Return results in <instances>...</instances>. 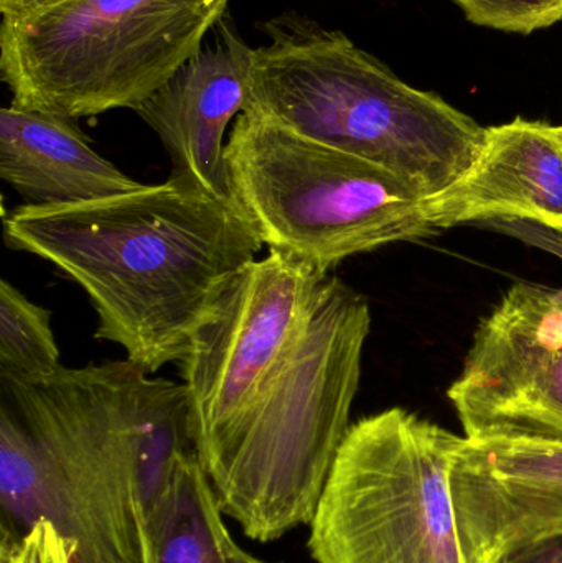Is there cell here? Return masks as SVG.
<instances>
[{"label": "cell", "instance_id": "6da1fadb", "mask_svg": "<svg viewBox=\"0 0 562 563\" xmlns=\"http://www.w3.org/2000/svg\"><path fill=\"white\" fill-rule=\"evenodd\" d=\"M3 240L79 285L111 341L154 374L180 363L236 277L263 250L243 211L174 178L69 205L3 213Z\"/></svg>", "mask_w": 562, "mask_h": 563}, {"label": "cell", "instance_id": "7a4b0ae2", "mask_svg": "<svg viewBox=\"0 0 562 563\" xmlns=\"http://www.w3.org/2000/svg\"><path fill=\"white\" fill-rule=\"evenodd\" d=\"M42 452L52 525L75 563H148L155 512L191 446L187 387L134 361L0 380Z\"/></svg>", "mask_w": 562, "mask_h": 563}, {"label": "cell", "instance_id": "3957f363", "mask_svg": "<svg viewBox=\"0 0 562 563\" xmlns=\"http://www.w3.org/2000/svg\"><path fill=\"white\" fill-rule=\"evenodd\" d=\"M372 310L327 276L293 343L251 384L243 412L203 470L224 516L247 538L276 541L310 525L350 430Z\"/></svg>", "mask_w": 562, "mask_h": 563}, {"label": "cell", "instance_id": "277c9868", "mask_svg": "<svg viewBox=\"0 0 562 563\" xmlns=\"http://www.w3.org/2000/svg\"><path fill=\"white\" fill-rule=\"evenodd\" d=\"M243 112L365 158L422 200L477 158L487 128L432 91L403 81L340 30L284 12L261 25Z\"/></svg>", "mask_w": 562, "mask_h": 563}, {"label": "cell", "instance_id": "5b68a950", "mask_svg": "<svg viewBox=\"0 0 562 563\" xmlns=\"http://www.w3.org/2000/svg\"><path fill=\"white\" fill-rule=\"evenodd\" d=\"M231 197L269 253L320 276L436 233L422 198L392 172L243 112L224 147Z\"/></svg>", "mask_w": 562, "mask_h": 563}, {"label": "cell", "instance_id": "8992f818", "mask_svg": "<svg viewBox=\"0 0 562 563\" xmlns=\"http://www.w3.org/2000/svg\"><path fill=\"white\" fill-rule=\"evenodd\" d=\"M230 0H69L0 23L12 104L62 118L135 111L203 48Z\"/></svg>", "mask_w": 562, "mask_h": 563}, {"label": "cell", "instance_id": "52a82bcc", "mask_svg": "<svg viewBox=\"0 0 562 563\" xmlns=\"http://www.w3.org/2000/svg\"><path fill=\"white\" fill-rule=\"evenodd\" d=\"M464 437L401 407L350 426L310 522L317 563H465L451 472Z\"/></svg>", "mask_w": 562, "mask_h": 563}, {"label": "cell", "instance_id": "ba28073f", "mask_svg": "<svg viewBox=\"0 0 562 563\" xmlns=\"http://www.w3.org/2000/svg\"><path fill=\"white\" fill-rule=\"evenodd\" d=\"M326 277L269 253L236 277L198 331L178 364L187 387L188 432L201 468L233 430L257 374L302 330Z\"/></svg>", "mask_w": 562, "mask_h": 563}, {"label": "cell", "instance_id": "9c48e42d", "mask_svg": "<svg viewBox=\"0 0 562 563\" xmlns=\"http://www.w3.org/2000/svg\"><path fill=\"white\" fill-rule=\"evenodd\" d=\"M448 396L465 439L562 445L560 288L515 284L478 324Z\"/></svg>", "mask_w": 562, "mask_h": 563}, {"label": "cell", "instance_id": "30bf717a", "mask_svg": "<svg viewBox=\"0 0 562 563\" xmlns=\"http://www.w3.org/2000/svg\"><path fill=\"white\" fill-rule=\"evenodd\" d=\"M465 563L562 532V445L464 437L451 472Z\"/></svg>", "mask_w": 562, "mask_h": 563}, {"label": "cell", "instance_id": "8fae6325", "mask_svg": "<svg viewBox=\"0 0 562 563\" xmlns=\"http://www.w3.org/2000/svg\"><path fill=\"white\" fill-rule=\"evenodd\" d=\"M213 35V43L203 45L134 112L164 144L172 162L170 178L233 201L224 134L246 104L253 46L244 42L228 13Z\"/></svg>", "mask_w": 562, "mask_h": 563}, {"label": "cell", "instance_id": "7c38bea8", "mask_svg": "<svg viewBox=\"0 0 562 563\" xmlns=\"http://www.w3.org/2000/svg\"><path fill=\"white\" fill-rule=\"evenodd\" d=\"M422 203L436 231L497 220L562 228V141L558 125L517 118L487 128L474 164Z\"/></svg>", "mask_w": 562, "mask_h": 563}, {"label": "cell", "instance_id": "4fadbf2b", "mask_svg": "<svg viewBox=\"0 0 562 563\" xmlns=\"http://www.w3.org/2000/svg\"><path fill=\"white\" fill-rule=\"evenodd\" d=\"M0 177L32 205L101 200L142 185L101 157L73 119L12 102L0 111Z\"/></svg>", "mask_w": 562, "mask_h": 563}, {"label": "cell", "instance_id": "5bb4252c", "mask_svg": "<svg viewBox=\"0 0 562 563\" xmlns=\"http://www.w3.org/2000/svg\"><path fill=\"white\" fill-rule=\"evenodd\" d=\"M194 450L175 460L152 522L148 563H264L231 538Z\"/></svg>", "mask_w": 562, "mask_h": 563}, {"label": "cell", "instance_id": "9a60e30c", "mask_svg": "<svg viewBox=\"0 0 562 563\" xmlns=\"http://www.w3.org/2000/svg\"><path fill=\"white\" fill-rule=\"evenodd\" d=\"M52 311L0 280V380H35L59 369Z\"/></svg>", "mask_w": 562, "mask_h": 563}, {"label": "cell", "instance_id": "2e32d148", "mask_svg": "<svg viewBox=\"0 0 562 563\" xmlns=\"http://www.w3.org/2000/svg\"><path fill=\"white\" fill-rule=\"evenodd\" d=\"M474 25L531 35L562 20V0H454Z\"/></svg>", "mask_w": 562, "mask_h": 563}, {"label": "cell", "instance_id": "e0dca14e", "mask_svg": "<svg viewBox=\"0 0 562 563\" xmlns=\"http://www.w3.org/2000/svg\"><path fill=\"white\" fill-rule=\"evenodd\" d=\"M0 563H75L71 545L49 522H36L23 534L2 528Z\"/></svg>", "mask_w": 562, "mask_h": 563}, {"label": "cell", "instance_id": "ac0fdd59", "mask_svg": "<svg viewBox=\"0 0 562 563\" xmlns=\"http://www.w3.org/2000/svg\"><path fill=\"white\" fill-rule=\"evenodd\" d=\"M478 227L507 234V236L515 238L527 246L538 247V250L553 254L562 261V228L521 220L488 221V223L478 224ZM560 294L562 297V288H560Z\"/></svg>", "mask_w": 562, "mask_h": 563}, {"label": "cell", "instance_id": "d6986e66", "mask_svg": "<svg viewBox=\"0 0 562 563\" xmlns=\"http://www.w3.org/2000/svg\"><path fill=\"white\" fill-rule=\"evenodd\" d=\"M497 563H562V532L520 545Z\"/></svg>", "mask_w": 562, "mask_h": 563}, {"label": "cell", "instance_id": "ffe728a7", "mask_svg": "<svg viewBox=\"0 0 562 563\" xmlns=\"http://www.w3.org/2000/svg\"><path fill=\"white\" fill-rule=\"evenodd\" d=\"M69 0H0L2 19H22L62 5Z\"/></svg>", "mask_w": 562, "mask_h": 563}, {"label": "cell", "instance_id": "44dd1931", "mask_svg": "<svg viewBox=\"0 0 562 563\" xmlns=\"http://www.w3.org/2000/svg\"><path fill=\"white\" fill-rule=\"evenodd\" d=\"M558 132H560V137H561V141H562V125H558Z\"/></svg>", "mask_w": 562, "mask_h": 563}]
</instances>
